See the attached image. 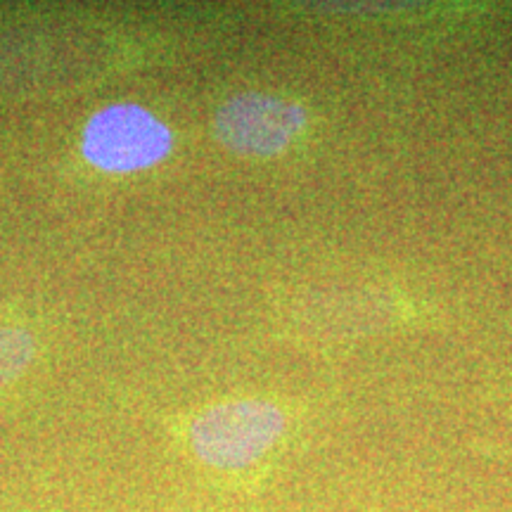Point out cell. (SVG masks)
I'll return each instance as SVG.
<instances>
[{
  "label": "cell",
  "mask_w": 512,
  "mask_h": 512,
  "mask_svg": "<svg viewBox=\"0 0 512 512\" xmlns=\"http://www.w3.org/2000/svg\"><path fill=\"white\" fill-rule=\"evenodd\" d=\"M285 432L275 403L245 399L209 408L192 420L188 439L195 456L219 470H242L271 451Z\"/></svg>",
  "instance_id": "6da1fadb"
},
{
  "label": "cell",
  "mask_w": 512,
  "mask_h": 512,
  "mask_svg": "<svg viewBox=\"0 0 512 512\" xmlns=\"http://www.w3.org/2000/svg\"><path fill=\"white\" fill-rule=\"evenodd\" d=\"M174 136L155 114L140 105H112L100 110L83 131V155L112 174L155 166L171 152Z\"/></svg>",
  "instance_id": "7a4b0ae2"
},
{
  "label": "cell",
  "mask_w": 512,
  "mask_h": 512,
  "mask_svg": "<svg viewBox=\"0 0 512 512\" xmlns=\"http://www.w3.org/2000/svg\"><path fill=\"white\" fill-rule=\"evenodd\" d=\"M306 124L304 107L264 93L230 98L216 114V136L238 155L271 157L283 152Z\"/></svg>",
  "instance_id": "3957f363"
},
{
  "label": "cell",
  "mask_w": 512,
  "mask_h": 512,
  "mask_svg": "<svg viewBox=\"0 0 512 512\" xmlns=\"http://www.w3.org/2000/svg\"><path fill=\"white\" fill-rule=\"evenodd\" d=\"M34 356L36 342L27 330L12 325L0 328V392L24 375Z\"/></svg>",
  "instance_id": "277c9868"
}]
</instances>
